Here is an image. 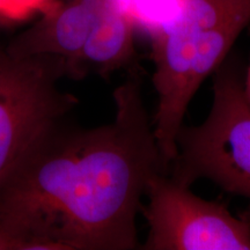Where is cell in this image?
I'll list each match as a JSON object with an SVG mask.
<instances>
[{"label":"cell","mask_w":250,"mask_h":250,"mask_svg":"<svg viewBox=\"0 0 250 250\" xmlns=\"http://www.w3.org/2000/svg\"><path fill=\"white\" fill-rule=\"evenodd\" d=\"M115 118L50 134L0 186V223L21 250H133L154 175L167 173L138 65L114 92Z\"/></svg>","instance_id":"obj_1"},{"label":"cell","mask_w":250,"mask_h":250,"mask_svg":"<svg viewBox=\"0 0 250 250\" xmlns=\"http://www.w3.org/2000/svg\"><path fill=\"white\" fill-rule=\"evenodd\" d=\"M249 23L250 0H176L167 18L149 31L158 94L153 130L167 168L176 156L190 101Z\"/></svg>","instance_id":"obj_2"},{"label":"cell","mask_w":250,"mask_h":250,"mask_svg":"<svg viewBox=\"0 0 250 250\" xmlns=\"http://www.w3.org/2000/svg\"><path fill=\"white\" fill-rule=\"evenodd\" d=\"M212 98L204 122L181 127L170 177L188 187L210 180L250 201V103L239 67L226 62L215 70Z\"/></svg>","instance_id":"obj_3"},{"label":"cell","mask_w":250,"mask_h":250,"mask_svg":"<svg viewBox=\"0 0 250 250\" xmlns=\"http://www.w3.org/2000/svg\"><path fill=\"white\" fill-rule=\"evenodd\" d=\"M64 77L62 57H15L0 44V186L79 104L59 88Z\"/></svg>","instance_id":"obj_4"},{"label":"cell","mask_w":250,"mask_h":250,"mask_svg":"<svg viewBox=\"0 0 250 250\" xmlns=\"http://www.w3.org/2000/svg\"><path fill=\"white\" fill-rule=\"evenodd\" d=\"M142 212L148 225L144 250H250V223L203 199L167 173L152 177Z\"/></svg>","instance_id":"obj_5"},{"label":"cell","mask_w":250,"mask_h":250,"mask_svg":"<svg viewBox=\"0 0 250 250\" xmlns=\"http://www.w3.org/2000/svg\"><path fill=\"white\" fill-rule=\"evenodd\" d=\"M104 0H58L35 23L18 34L6 49L15 57L54 55L66 61L67 72L79 56Z\"/></svg>","instance_id":"obj_6"},{"label":"cell","mask_w":250,"mask_h":250,"mask_svg":"<svg viewBox=\"0 0 250 250\" xmlns=\"http://www.w3.org/2000/svg\"><path fill=\"white\" fill-rule=\"evenodd\" d=\"M134 24L121 0H104L95 23L67 77L83 79L95 73L108 79L114 72L136 65Z\"/></svg>","instance_id":"obj_7"},{"label":"cell","mask_w":250,"mask_h":250,"mask_svg":"<svg viewBox=\"0 0 250 250\" xmlns=\"http://www.w3.org/2000/svg\"><path fill=\"white\" fill-rule=\"evenodd\" d=\"M134 24L152 31L170 13L176 0H121Z\"/></svg>","instance_id":"obj_8"},{"label":"cell","mask_w":250,"mask_h":250,"mask_svg":"<svg viewBox=\"0 0 250 250\" xmlns=\"http://www.w3.org/2000/svg\"><path fill=\"white\" fill-rule=\"evenodd\" d=\"M58 0H0V17L14 26L49 12Z\"/></svg>","instance_id":"obj_9"},{"label":"cell","mask_w":250,"mask_h":250,"mask_svg":"<svg viewBox=\"0 0 250 250\" xmlns=\"http://www.w3.org/2000/svg\"><path fill=\"white\" fill-rule=\"evenodd\" d=\"M0 250H21V245L0 223Z\"/></svg>","instance_id":"obj_10"},{"label":"cell","mask_w":250,"mask_h":250,"mask_svg":"<svg viewBox=\"0 0 250 250\" xmlns=\"http://www.w3.org/2000/svg\"><path fill=\"white\" fill-rule=\"evenodd\" d=\"M243 86H245V93H246L247 100H248V102L250 103V62L246 72V80L245 83H243Z\"/></svg>","instance_id":"obj_11"},{"label":"cell","mask_w":250,"mask_h":250,"mask_svg":"<svg viewBox=\"0 0 250 250\" xmlns=\"http://www.w3.org/2000/svg\"><path fill=\"white\" fill-rule=\"evenodd\" d=\"M9 27H14V24L12 22H9L8 20L0 17V29H4V28H9Z\"/></svg>","instance_id":"obj_12"}]
</instances>
